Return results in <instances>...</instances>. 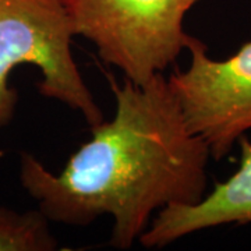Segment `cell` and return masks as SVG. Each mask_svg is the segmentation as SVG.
<instances>
[{"mask_svg":"<svg viewBox=\"0 0 251 251\" xmlns=\"http://www.w3.org/2000/svg\"><path fill=\"white\" fill-rule=\"evenodd\" d=\"M109 82L116 100L112 120L91 126V138L59 175L24 152L20 181L50 222L87 226L112 216L110 246L127 250L155 212L202 200L211 152L190 130L163 73L145 84Z\"/></svg>","mask_w":251,"mask_h":251,"instance_id":"obj_1","label":"cell"},{"mask_svg":"<svg viewBox=\"0 0 251 251\" xmlns=\"http://www.w3.org/2000/svg\"><path fill=\"white\" fill-rule=\"evenodd\" d=\"M73 36L69 0H0V128L13 120L18 103L10 74L24 64L41 72V95L78 112L90 126L103 122L74 60Z\"/></svg>","mask_w":251,"mask_h":251,"instance_id":"obj_2","label":"cell"},{"mask_svg":"<svg viewBox=\"0 0 251 251\" xmlns=\"http://www.w3.org/2000/svg\"><path fill=\"white\" fill-rule=\"evenodd\" d=\"M201 0H69L75 35L126 78L145 84L187 49L184 18Z\"/></svg>","mask_w":251,"mask_h":251,"instance_id":"obj_3","label":"cell"},{"mask_svg":"<svg viewBox=\"0 0 251 251\" xmlns=\"http://www.w3.org/2000/svg\"><path fill=\"white\" fill-rule=\"evenodd\" d=\"M186 50L188 67L168 81L190 130L205 141L211 158L221 161L251 131V41L222 60L212 59L194 36Z\"/></svg>","mask_w":251,"mask_h":251,"instance_id":"obj_4","label":"cell"},{"mask_svg":"<svg viewBox=\"0 0 251 251\" xmlns=\"http://www.w3.org/2000/svg\"><path fill=\"white\" fill-rule=\"evenodd\" d=\"M237 171L191 205H169L153 216L138 242L147 249H161L184 236L224 225L251 224V141L239 140Z\"/></svg>","mask_w":251,"mask_h":251,"instance_id":"obj_5","label":"cell"},{"mask_svg":"<svg viewBox=\"0 0 251 251\" xmlns=\"http://www.w3.org/2000/svg\"><path fill=\"white\" fill-rule=\"evenodd\" d=\"M41 209L17 212L0 206V251H53L57 240Z\"/></svg>","mask_w":251,"mask_h":251,"instance_id":"obj_6","label":"cell"}]
</instances>
